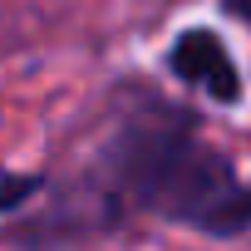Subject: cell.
<instances>
[{"label":"cell","instance_id":"cell-1","mask_svg":"<svg viewBox=\"0 0 251 251\" xmlns=\"http://www.w3.org/2000/svg\"><path fill=\"white\" fill-rule=\"evenodd\" d=\"M113 182L133 207L173 222L231 236L251 226V182H236L231 163L197 143L187 113H148L108 148Z\"/></svg>","mask_w":251,"mask_h":251},{"label":"cell","instance_id":"cell-2","mask_svg":"<svg viewBox=\"0 0 251 251\" xmlns=\"http://www.w3.org/2000/svg\"><path fill=\"white\" fill-rule=\"evenodd\" d=\"M168 69L197 89H207V99L217 103H236L241 99V69L231 64L226 45L212 30H187L173 50H168Z\"/></svg>","mask_w":251,"mask_h":251},{"label":"cell","instance_id":"cell-3","mask_svg":"<svg viewBox=\"0 0 251 251\" xmlns=\"http://www.w3.org/2000/svg\"><path fill=\"white\" fill-rule=\"evenodd\" d=\"M35 187H40V177H10V182H0V207H15V202H25Z\"/></svg>","mask_w":251,"mask_h":251}]
</instances>
